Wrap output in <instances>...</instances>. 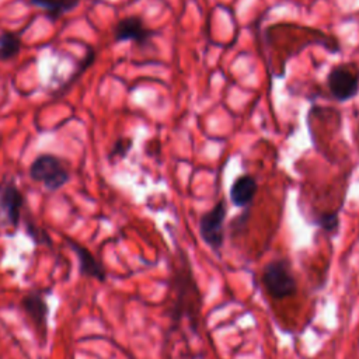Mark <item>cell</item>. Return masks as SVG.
<instances>
[{"mask_svg":"<svg viewBox=\"0 0 359 359\" xmlns=\"http://www.w3.org/2000/svg\"><path fill=\"white\" fill-rule=\"evenodd\" d=\"M24 195L13 181L0 184V219L17 227L21 219Z\"/></svg>","mask_w":359,"mask_h":359,"instance_id":"52a82bcc","label":"cell"},{"mask_svg":"<svg viewBox=\"0 0 359 359\" xmlns=\"http://www.w3.org/2000/svg\"><path fill=\"white\" fill-rule=\"evenodd\" d=\"M67 243L70 244V247L79 257L80 272L87 276L95 278L98 280H105V271H104L102 265L94 258V255L87 248H84L83 245H80L72 240H67Z\"/></svg>","mask_w":359,"mask_h":359,"instance_id":"9c48e42d","label":"cell"},{"mask_svg":"<svg viewBox=\"0 0 359 359\" xmlns=\"http://www.w3.org/2000/svg\"><path fill=\"white\" fill-rule=\"evenodd\" d=\"M172 303L168 316L174 324H180L187 320L191 330L198 332L202 310V294L199 285L195 279L192 265L189 264L187 254L180 251V264L172 268L171 278Z\"/></svg>","mask_w":359,"mask_h":359,"instance_id":"6da1fadb","label":"cell"},{"mask_svg":"<svg viewBox=\"0 0 359 359\" xmlns=\"http://www.w3.org/2000/svg\"><path fill=\"white\" fill-rule=\"evenodd\" d=\"M31 4L39 7L45 11V15L49 20H57L63 14L73 11L80 0H29Z\"/></svg>","mask_w":359,"mask_h":359,"instance_id":"30bf717a","label":"cell"},{"mask_svg":"<svg viewBox=\"0 0 359 359\" xmlns=\"http://www.w3.org/2000/svg\"><path fill=\"white\" fill-rule=\"evenodd\" d=\"M327 87L337 101L355 98L359 93V67L353 62L334 66L327 74Z\"/></svg>","mask_w":359,"mask_h":359,"instance_id":"5b68a950","label":"cell"},{"mask_svg":"<svg viewBox=\"0 0 359 359\" xmlns=\"http://www.w3.org/2000/svg\"><path fill=\"white\" fill-rule=\"evenodd\" d=\"M157 32L146 27L144 21L139 15H129L116 22L114 27V39L115 42L133 41L139 46H144L150 42L153 35Z\"/></svg>","mask_w":359,"mask_h":359,"instance_id":"8992f818","label":"cell"},{"mask_svg":"<svg viewBox=\"0 0 359 359\" xmlns=\"http://www.w3.org/2000/svg\"><path fill=\"white\" fill-rule=\"evenodd\" d=\"M261 283L268 296L283 300L297 293V279L293 273L289 258H273L264 265Z\"/></svg>","mask_w":359,"mask_h":359,"instance_id":"7a4b0ae2","label":"cell"},{"mask_svg":"<svg viewBox=\"0 0 359 359\" xmlns=\"http://www.w3.org/2000/svg\"><path fill=\"white\" fill-rule=\"evenodd\" d=\"M257 191H258L257 180L250 174H243L233 181L229 191V196L234 206L247 209L254 202Z\"/></svg>","mask_w":359,"mask_h":359,"instance_id":"ba28073f","label":"cell"},{"mask_svg":"<svg viewBox=\"0 0 359 359\" xmlns=\"http://www.w3.org/2000/svg\"><path fill=\"white\" fill-rule=\"evenodd\" d=\"M22 307L32 317L38 327H43V324L46 323V304L39 294L31 293L25 296L22 299Z\"/></svg>","mask_w":359,"mask_h":359,"instance_id":"7c38bea8","label":"cell"},{"mask_svg":"<svg viewBox=\"0 0 359 359\" xmlns=\"http://www.w3.org/2000/svg\"><path fill=\"white\" fill-rule=\"evenodd\" d=\"M313 223L316 226H318L321 230H324L325 233H337L339 229V216L337 212H327V213H320Z\"/></svg>","mask_w":359,"mask_h":359,"instance_id":"4fadbf2b","label":"cell"},{"mask_svg":"<svg viewBox=\"0 0 359 359\" xmlns=\"http://www.w3.org/2000/svg\"><path fill=\"white\" fill-rule=\"evenodd\" d=\"M21 38L13 31H3L0 34V62L15 59L21 52Z\"/></svg>","mask_w":359,"mask_h":359,"instance_id":"8fae6325","label":"cell"},{"mask_svg":"<svg viewBox=\"0 0 359 359\" xmlns=\"http://www.w3.org/2000/svg\"><path fill=\"white\" fill-rule=\"evenodd\" d=\"M227 215V206L224 199H220L215 206L205 212L199 219V236L203 243L217 255H220L224 244V220Z\"/></svg>","mask_w":359,"mask_h":359,"instance_id":"277c9868","label":"cell"},{"mask_svg":"<svg viewBox=\"0 0 359 359\" xmlns=\"http://www.w3.org/2000/svg\"><path fill=\"white\" fill-rule=\"evenodd\" d=\"M94 57H95V52H94V49L90 46L88 49H87V52H86V56H84V59L80 62V67L77 69V70H74L73 72V76L69 79V81H66L65 83V86L62 87V90L60 91H65L66 88H67V86H70L93 62H94Z\"/></svg>","mask_w":359,"mask_h":359,"instance_id":"9a60e30c","label":"cell"},{"mask_svg":"<svg viewBox=\"0 0 359 359\" xmlns=\"http://www.w3.org/2000/svg\"><path fill=\"white\" fill-rule=\"evenodd\" d=\"M248 220H250V208L244 209V212L238 216H236L231 223H230V233L233 237L238 236L248 224Z\"/></svg>","mask_w":359,"mask_h":359,"instance_id":"2e32d148","label":"cell"},{"mask_svg":"<svg viewBox=\"0 0 359 359\" xmlns=\"http://www.w3.org/2000/svg\"><path fill=\"white\" fill-rule=\"evenodd\" d=\"M29 177L49 191L62 188L70 178L66 163L55 154H39L29 165Z\"/></svg>","mask_w":359,"mask_h":359,"instance_id":"3957f363","label":"cell"},{"mask_svg":"<svg viewBox=\"0 0 359 359\" xmlns=\"http://www.w3.org/2000/svg\"><path fill=\"white\" fill-rule=\"evenodd\" d=\"M132 146H133V140L130 137H119L118 140H115L109 151V160L115 161V160L123 158L129 153Z\"/></svg>","mask_w":359,"mask_h":359,"instance_id":"5bb4252c","label":"cell"}]
</instances>
